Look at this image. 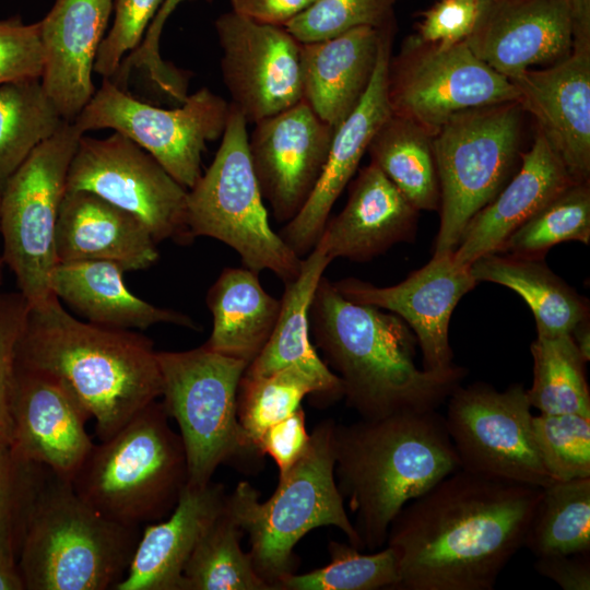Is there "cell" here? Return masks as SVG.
Listing matches in <instances>:
<instances>
[{
	"label": "cell",
	"mask_w": 590,
	"mask_h": 590,
	"mask_svg": "<svg viewBox=\"0 0 590 590\" xmlns=\"http://www.w3.org/2000/svg\"><path fill=\"white\" fill-rule=\"evenodd\" d=\"M391 113L433 135L453 115L472 108L518 102L514 83L470 49L465 39L441 46L409 38L389 60Z\"/></svg>",
	"instance_id": "cell-14"
},
{
	"label": "cell",
	"mask_w": 590,
	"mask_h": 590,
	"mask_svg": "<svg viewBox=\"0 0 590 590\" xmlns=\"http://www.w3.org/2000/svg\"><path fill=\"white\" fill-rule=\"evenodd\" d=\"M418 212L370 162L351 182L344 208L328 219L317 244L331 261H370L398 243L414 240Z\"/></svg>",
	"instance_id": "cell-24"
},
{
	"label": "cell",
	"mask_w": 590,
	"mask_h": 590,
	"mask_svg": "<svg viewBox=\"0 0 590 590\" xmlns=\"http://www.w3.org/2000/svg\"><path fill=\"white\" fill-rule=\"evenodd\" d=\"M476 282L504 285L528 304L533 312L538 334H570L589 319L588 299L557 276L543 259L494 252L469 266Z\"/></svg>",
	"instance_id": "cell-32"
},
{
	"label": "cell",
	"mask_w": 590,
	"mask_h": 590,
	"mask_svg": "<svg viewBox=\"0 0 590 590\" xmlns=\"http://www.w3.org/2000/svg\"><path fill=\"white\" fill-rule=\"evenodd\" d=\"M113 8L114 0H56L38 22L40 82L66 121H73L95 93L92 73Z\"/></svg>",
	"instance_id": "cell-23"
},
{
	"label": "cell",
	"mask_w": 590,
	"mask_h": 590,
	"mask_svg": "<svg viewBox=\"0 0 590 590\" xmlns=\"http://www.w3.org/2000/svg\"><path fill=\"white\" fill-rule=\"evenodd\" d=\"M44 50L39 24H25L20 17L0 20V85L40 78Z\"/></svg>",
	"instance_id": "cell-46"
},
{
	"label": "cell",
	"mask_w": 590,
	"mask_h": 590,
	"mask_svg": "<svg viewBox=\"0 0 590 590\" xmlns=\"http://www.w3.org/2000/svg\"><path fill=\"white\" fill-rule=\"evenodd\" d=\"M84 190L137 216L156 243L186 245L188 189L145 150L121 133L81 135L72 156L67 191Z\"/></svg>",
	"instance_id": "cell-15"
},
{
	"label": "cell",
	"mask_w": 590,
	"mask_h": 590,
	"mask_svg": "<svg viewBox=\"0 0 590 590\" xmlns=\"http://www.w3.org/2000/svg\"><path fill=\"white\" fill-rule=\"evenodd\" d=\"M575 344L580 351L583 358L590 359V326L589 319L579 322L570 333Z\"/></svg>",
	"instance_id": "cell-53"
},
{
	"label": "cell",
	"mask_w": 590,
	"mask_h": 590,
	"mask_svg": "<svg viewBox=\"0 0 590 590\" xmlns=\"http://www.w3.org/2000/svg\"><path fill=\"white\" fill-rule=\"evenodd\" d=\"M3 267H4V261H3L2 255L0 252V294H1L2 279H3Z\"/></svg>",
	"instance_id": "cell-54"
},
{
	"label": "cell",
	"mask_w": 590,
	"mask_h": 590,
	"mask_svg": "<svg viewBox=\"0 0 590 590\" xmlns=\"http://www.w3.org/2000/svg\"><path fill=\"white\" fill-rule=\"evenodd\" d=\"M188 482L185 447L154 401L111 437L94 445L71 480L79 496L118 523L166 518Z\"/></svg>",
	"instance_id": "cell-7"
},
{
	"label": "cell",
	"mask_w": 590,
	"mask_h": 590,
	"mask_svg": "<svg viewBox=\"0 0 590 590\" xmlns=\"http://www.w3.org/2000/svg\"><path fill=\"white\" fill-rule=\"evenodd\" d=\"M531 409L521 384L503 391L485 382L460 384L444 416L460 469L541 488L553 483L534 441Z\"/></svg>",
	"instance_id": "cell-13"
},
{
	"label": "cell",
	"mask_w": 590,
	"mask_h": 590,
	"mask_svg": "<svg viewBox=\"0 0 590 590\" xmlns=\"http://www.w3.org/2000/svg\"><path fill=\"white\" fill-rule=\"evenodd\" d=\"M524 546L535 557L590 553V477L542 488Z\"/></svg>",
	"instance_id": "cell-36"
},
{
	"label": "cell",
	"mask_w": 590,
	"mask_h": 590,
	"mask_svg": "<svg viewBox=\"0 0 590 590\" xmlns=\"http://www.w3.org/2000/svg\"><path fill=\"white\" fill-rule=\"evenodd\" d=\"M189 0H163L156 15L151 22L140 46L139 52L145 59H156L161 56L160 54V39L163 32V27L170 16V14L176 10V8Z\"/></svg>",
	"instance_id": "cell-51"
},
{
	"label": "cell",
	"mask_w": 590,
	"mask_h": 590,
	"mask_svg": "<svg viewBox=\"0 0 590 590\" xmlns=\"http://www.w3.org/2000/svg\"><path fill=\"white\" fill-rule=\"evenodd\" d=\"M15 364L60 381L95 421L101 440L162 396L152 340L80 320L55 295L28 305Z\"/></svg>",
	"instance_id": "cell-3"
},
{
	"label": "cell",
	"mask_w": 590,
	"mask_h": 590,
	"mask_svg": "<svg viewBox=\"0 0 590 590\" xmlns=\"http://www.w3.org/2000/svg\"><path fill=\"white\" fill-rule=\"evenodd\" d=\"M157 362L162 404L177 423L186 451L187 484L206 485L223 464L245 473L258 471L264 456L237 417V390L247 363L205 345L157 351Z\"/></svg>",
	"instance_id": "cell-8"
},
{
	"label": "cell",
	"mask_w": 590,
	"mask_h": 590,
	"mask_svg": "<svg viewBox=\"0 0 590 590\" xmlns=\"http://www.w3.org/2000/svg\"><path fill=\"white\" fill-rule=\"evenodd\" d=\"M480 9V0H441L422 13L416 37L441 46L464 40L476 24Z\"/></svg>",
	"instance_id": "cell-47"
},
{
	"label": "cell",
	"mask_w": 590,
	"mask_h": 590,
	"mask_svg": "<svg viewBox=\"0 0 590 590\" xmlns=\"http://www.w3.org/2000/svg\"><path fill=\"white\" fill-rule=\"evenodd\" d=\"M590 241L589 181L574 182L514 231L499 252L544 259L553 246Z\"/></svg>",
	"instance_id": "cell-38"
},
{
	"label": "cell",
	"mask_w": 590,
	"mask_h": 590,
	"mask_svg": "<svg viewBox=\"0 0 590 590\" xmlns=\"http://www.w3.org/2000/svg\"><path fill=\"white\" fill-rule=\"evenodd\" d=\"M63 121L46 94L40 78L0 85V190Z\"/></svg>",
	"instance_id": "cell-34"
},
{
	"label": "cell",
	"mask_w": 590,
	"mask_h": 590,
	"mask_svg": "<svg viewBox=\"0 0 590 590\" xmlns=\"http://www.w3.org/2000/svg\"><path fill=\"white\" fill-rule=\"evenodd\" d=\"M521 109L508 102L460 111L432 135L440 187L434 255L453 252L469 221L518 169Z\"/></svg>",
	"instance_id": "cell-10"
},
{
	"label": "cell",
	"mask_w": 590,
	"mask_h": 590,
	"mask_svg": "<svg viewBox=\"0 0 590 590\" xmlns=\"http://www.w3.org/2000/svg\"><path fill=\"white\" fill-rule=\"evenodd\" d=\"M330 563L305 574H290L276 590H394L399 581L398 557L386 545L368 554L350 543L330 541Z\"/></svg>",
	"instance_id": "cell-39"
},
{
	"label": "cell",
	"mask_w": 590,
	"mask_h": 590,
	"mask_svg": "<svg viewBox=\"0 0 590 590\" xmlns=\"http://www.w3.org/2000/svg\"><path fill=\"white\" fill-rule=\"evenodd\" d=\"M125 272L110 261L58 262L51 272L50 288L62 305L98 326L145 330L170 323L199 329L189 316L154 306L130 292Z\"/></svg>",
	"instance_id": "cell-30"
},
{
	"label": "cell",
	"mask_w": 590,
	"mask_h": 590,
	"mask_svg": "<svg viewBox=\"0 0 590 590\" xmlns=\"http://www.w3.org/2000/svg\"><path fill=\"white\" fill-rule=\"evenodd\" d=\"M331 262L320 244L303 258L297 278L284 284L280 314L268 343L245 370L247 375L260 376L287 367L299 368L318 385L319 394L315 404L319 406L343 399L340 378L323 363L309 332L310 304Z\"/></svg>",
	"instance_id": "cell-29"
},
{
	"label": "cell",
	"mask_w": 590,
	"mask_h": 590,
	"mask_svg": "<svg viewBox=\"0 0 590 590\" xmlns=\"http://www.w3.org/2000/svg\"><path fill=\"white\" fill-rule=\"evenodd\" d=\"M518 103L575 181L590 175V33L575 34L570 54L551 67L510 79Z\"/></svg>",
	"instance_id": "cell-19"
},
{
	"label": "cell",
	"mask_w": 590,
	"mask_h": 590,
	"mask_svg": "<svg viewBox=\"0 0 590 590\" xmlns=\"http://www.w3.org/2000/svg\"><path fill=\"white\" fill-rule=\"evenodd\" d=\"M400 0H315L284 27L299 43H316L361 26L384 28L393 23Z\"/></svg>",
	"instance_id": "cell-42"
},
{
	"label": "cell",
	"mask_w": 590,
	"mask_h": 590,
	"mask_svg": "<svg viewBox=\"0 0 590 590\" xmlns=\"http://www.w3.org/2000/svg\"><path fill=\"white\" fill-rule=\"evenodd\" d=\"M309 442L305 411L299 406L290 416L268 427L260 435L257 447L263 456L272 458L281 476L302 459Z\"/></svg>",
	"instance_id": "cell-48"
},
{
	"label": "cell",
	"mask_w": 590,
	"mask_h": 590,
	"mask_svg": "<svg viewBox=\"0 0 590 590\" xmlns=\"http://www.w3.org/2000/svg\"><path fill=\"white\" fill-rule=\"evenodd\" d=\"M226 497L222 484H187L173 511L157 523H148L123 578L113 590H180L188 559Z\"/></svg>",
	"instance_id": "cell-27"
},
{
	"label": "cell",
	"mask_w": 590,
	"mask_h": 590,
	"mask_svg": "<svg viewBox=\"0 0 590 590\" xmlns=\"http://www.w3.org/2000/svg\"><path fill=\"white\" fill-rule=\"evenodd\" d=\"M311 342L341 380L362 418L438 410L467 370L430 371L415 364L416 338L397 315L344 298L322 276L309 308Z\"/></svg>",
	"instance_id": "cell-2"
},
{
	"label": "cell",
	"mask_w": 590,
	"mask_h": 590,
	"mask_svg": "<svg viewBox=\"0 0 590 590\" xmlns=\"http://www.w3.org/2000/svg\"><path fill=\"white\" fill-rule=\"evenodd\" d=\"M229 103L202 87L177 108L165 109L132 97L104 79L88 104L72 121L84 134L111 129L150 153L181 186L200 178L206 143L222 137Z\"/></svg>",
	"instance_id": "cell-12"
},
{
	"label": "cell",
	"mask_w": 590,
	"mask_h": 590,
	"mask_svg": "<svg viewBox=\"0 0 590 590\" xmlns=\"http://www.w3.org/2000/svg\"><path fill=\"white\" fill-rule=\"evenodd\" d=\"M187 223L193 239L226 244L250 270H269L284 284L300 272L303 258L270 226L248 153L247 121L231 104L220 148L188 189Z\"/></svg>",
	"instance_id": "cell-9"
},
{
	"label": "cell",
	"mask_w": 590,
	"mask_h": 590,
	"mask_svg": "<svg viewBox=\"0 0 590 590\" xmlns=\"http://www.w3.org/2000/svg\"><path fill=\"white\" fill-rule=\"evenodd\" d=\"M470 49L509 80L534 64L567 57L574 39V0H480Z\"/></svg>",
	"instance_id": "cell-21"
},
{
	"label": "cell",
	"mask_w": 590,
	"mask_h": 590,
	"mask_svg": "<svg viewBox=\"0 0 590 590\" xmlns=\"http://www.w3.org/2000/svg\"><path fill=\"white\" fill-rule=\"evenodd\" d=\"M391 33L392 27H389L382 36L366 92L334 131L316 188L297 215L279 232L299 258L306 257L317 245L334 202L355 174L373 137L391 115L388 98Z\"/></svg>",
	"instance_id": "cell-22"
},
{
	"label": "cell",
	"mask_w": 590,
	"mask_h": 590,
	"mask_svg": "<svg viewBox=\"0 0 590 590\" xmlns=\"http://www.w3.org/2000/svg\"><path fill=\"white\" fill-rule=\"evenodd\" d=\"M334 477L363 550L386 546L399 511L460 469L437 410L362 418L334 427Z\"/></svg>",
	"instance_id": "cell-4"
},
{
	"label": "cell",
	"mask_w": 590,
	"mask_h": 590,
	"mask_svg": "<svg viewBox=\"0 0 590 590\" xmlns=\"http://www.w3.org/2000/svg\"><path fill=\"white\" fill-rule=\"evenodd\" d=\"M335 424L327 418L315 426L306 453L279 476L267 500L261 502L259 492L245 481L227 494V509L248 534L252 565L273 590L283 577L295 573L294 547L316 528L333 526L347 543L363 551L334 477Z\"/></svg>",
	"instance_id": "cell-6"
},
{
	"label": "cell",
	"mask_w": 590,
	"mask_h": 590,
	"mask_svg": "<svg viewBox=\"0 0 590 590\" xmlns=\"http://www.w3.org/2000/svg\"><path fill=\"white\" fill-rule=\"evenodd\" d=\"M213 323L208 349L249 365L268 343L281 308L263 288L259 273L225 268L206 294Z\"/></svg>",
	"instance_id": "cell-31"
},
{
	"label": "cell",
	"mask_w": 590,
	"mask_h": 590,
	"mask_svg": "<svg viewBox=\"0 0 590 590\" xmlns=\"http://www.w3.org/2000/svg\"><path fill=\"white\" fill-rule=\"evenodd\" d=\"M156 241L137 216L95 193L66 191L57 222V262L110 261L126 272L152 267Z\"/></svg>",
	"instance_id": "cell-26"
},
{
	"label": "cell",
	"mask_w": 590,
	"mask_h": 590,
	"mask_svg": "<svg viewBox=\"0 0 590 590\" xmlns=\"http://www.w3.org/2000/svg\"><path fill=\"white\" fill-rule=\"evenodd\" d=\"M384 28L361 26L302 44L303 99L334 130L354 110L371 80Z\"/></svg>",
	"instance_id": "cell-28"
},
{
	"label": "cell",
	"mask_w": 590,
	"mask_h": 590,
	"mask_svg": "<svg viewBox=\"0 0 590 590\" xmlns=\"http://www.w3.org/2000/svg\"><path fill=\"white\" fill-rule=\"evenodd\" d=\"M533 380L527 389L529 402L544 414L590 416L587 361L570 334H538L530 346Z\"/></svg>",
	"instance_id": "cell-35"
},
{
	"label": "cell",
	"mask_w": 590,
	"mask_h": 590,
	"mask_svg": "<svg viewBox=\"0 0 590 590\" xmlns=\"http://www.w3.org/2000/svg\"><path fill=\"white\" fill-rule=\"evenodd\" d=\"M469 267L456 263L453 252L434 255L424 267L391 286H376L355 278L333 282L346 299L399 316L414 333L423 369H451L449 322L459 300L476 285Z\"/></svg>",
	"instance_id": "cell-18"
},
{
	"label": "cell",
	"mask_w": 590,
	"mask_h": 590,
	"mask_svg": "<svg viewBox=\"0 0 590 590\" xmlns=\"http://www.w3.org/2000/svg\"><path fill=\"white\" fill-rule=\"evenodd\" d=\"M28 303L17 293L0 294V444L12 442L11 397L15 374L16 345Z\"/></svg>",
	"instance_id": "cell-45"
},
{
	"label": "cell",
	"mask_w": 590,
	"mask_h": 590,
	"mask_svg": "<svg viewBox=\"0 0 590 590\" xmlns=\"http://www.w3.org/2000/svg\"><path fill=\"white\" fill-rule=\"evenodd\" d=\"M574 182L578 181L538 132L514 176L467 224L453 250L456 263L469 267L482 256L499 252L514 231Z\"/></svg>",
	"instance_id": "cell-25"
},
{
	"label": "cell",
	"mask_w": 590,
	"mask_h": 590,
	"mask_svg": "<svg viewBox=\"0 0 590 590\" xmlns=\"http://www.w3.org/2000/svg\"><path fill=\"white\" fill-rule=\"evenodd\" d=\"M318 394L316 381L296 367L260 376L244 373L237 390V417L257 447L268 427L294 413L306 397L315 403Z\"/></svg>",
	"instance_id": "cell-40"
},
{
	"label": "cell",
	"mask_w": 590,
	"mask_h": 590,
	"mask_svg": "<svg viewBox=\"0 0 590 590\" xmlns=\"http://www.w3.org/2000/svg\"><path fill=\"white\" fill-rule=\"evenodd\" d=\"M0 590H25L16 558L0 556Z\"/></svg>",
	"instance_id": "cell-52"
},
{
	"label": "cell",
	"mask_w": 590,
	"mask_h": 590,
	"mask_svg": "<svg viewBox=\"0 0 590 590\" xmlns=\"http://www.w3.org/2000/svg\"><path fill=\"white\" fill-rule=\"evenodd\" d=\"M163 0H114L115 16L104 36L94 63V72L110 80L127 54L141 44Z\"/></svg>",
	"instance_id": "cell-44"
},
{
	"label": "cell",
	"mask_w": 590,
	"mask_h": 590,
	"mask_svg": "<svg viewBox=\"0 0 590 590\" xmlns=\"http://www.w3.org/2000/svg\"><path fill=\"white\" fill-rule=\"evenodd\" d=\"M214 25L229 104L247 123L303 99L302 43L284 26L258 23L233 11L221 14Z\"/></svg>",
	"instance_id": "cell-16"
},
{
	"label": "cell",
	"mask_w": 590,
	"mask_h": 590,
	"mask_svg": "<svg viewBox=\"0 0 590 590\" xmlns=\"http://www.w3.org/2000/svg\"><path fill=\"white\" fill-rule=\"evenodd\" d=\"M0 196H1V190H0Z\"/></svg>",
	"instance_id": "cell-55"
},
{
	"label": "cell",
	"mask_w": 590,
	"mask_h": 590,
	"mask_svg": "<svg viewBox=\"0 0 590 590\" xmlns=\"http://www.w3.org/2000/svg\"><path fill=\"white\" fill-rule=\"evenodd\" d=\"M82 132L72 121L39 144L10 176L0 196V236L4 264L28 305L52 294L56 228L67 177Z\"/></svg>",
	"instance_id": "cell-11"
},
{
	"label": "cell",
	"mask_w": 590,
	"mask_h": 590,
	"mask_svg": "<svg viewBox=\"0 0 590 590\" xmlns=\"http://www.w3.org/2000/svg\"><path fill=\"white\" fill-rule=\"evenodd\" d=\"M11 414L16 456L71 481L94 446L91 416L75 397L54 377L15 364Z\"/></svg>",
	"instance_id": "cell-20"
},
{
	"label": "cell",
	"mask_w": 590,
	"mask_h": 590,
	"mask_svg": "<svg viewBox=\"0 0 590 590\" xmlns=\"http://www.w3.org/2000/svg\"><path fill=\"white\" fill-rule=\"evenodd\" d=\"M139 527L108 519L45 468L21 543L25 590H106L123 578Z\"/></svg>",
	"instance_id": "cell-5"
},
{
	"label": "cell",
	"mask_w": 590,
	"mask_h": 590,
	"mask_svg": "<svg viewBox=\"0 0 590 590\" xmlns=\"http://www.w3.org/2000/svg\"><path fill=\"white\" fill-rule=\"evenodd\" d=\"M542 495L459 469L409 502L386 545L398 557L394 590H492L527 532Z\"/></svg>",
	"instance_id": "cell-1"
},
{
	"label": "cell",
	"mask_w": 590,
	"mask_h": 590,
	"mask_svg": "<svg viewBox=\"0 0 590 590\" xmlns=\"http://www.w3.org/2000/svg\"><path fill=\"white\" fill-rule=\"evenodd\" d=\"M232 11L258 23L284 26L315 0H229Z\"/></svg>",
	"instance_id": "cell-50"
},
{
	"label": "cell",
	"mask_w": 590,
	"mask_h": 590,
	"mask_svg": "<svg viewBox=\"0 0 590 590\" xmlns=\"http://www.w3.org/2000/svg\"><path fill=\"white\" fill-rule=\"evenodd\" d=\"M244 534L225 502L192 551L180 590H273L241 550Z\"/></svg>",
	"instance_id": "cell-37"
},
{
	"label": "cell",
	"mask_w": 590,
	"mask_h": 590,
	"mask_svg": "<svg viewBox=\"0 0 590 590\" xmlns=\"http://www.w3.org/2000/svg\"><path fill=\"white\" fill-rule=\"evenodd\" d=\"M534 568L564 590L590 589V553L536 557Z\"/></svg>",
	"instance_id": "cell-49"
},
{
	"label": "cell",
	"mask_w": 590,
	"mask_h": 590,
	"mask_svg": "<svg viewBox=\"0 0 590 590\" xmlns=\"http://www.w3.org/2000/svg\"><path fill=\"white\" fill-rule=\"evenodd\" d=\"M334 131L304 99L255 123L248 153L261 196L276 221L287 223L308 201Z\"/></svg>",
	"instance_id": "cell-17"
},
{
	"label": "cell",
	"mask_w": 590,
	"mask_h": 590,
	"mask_svg": "<svg viewBox=\"0 0 590 590\" xmlns=\"http://www.w3.org/2000/svg\"><path fill=\"white\" fill-rule=\"evenodd\" d=\"M532 430L554 482L590 477V416L540 413L532 417Z\"/></svg>",
	"instance_id": "cell-41"
},
{
	"label": "cell",
	"mask_w": 590,
	"mask_h": 590,
	"mask_svg": "<svg viewBox=\"0 0 590 590\" xmlns=\"http://www.w3.org/2000/svg\"><path fill=\"white\" fill-rule=\"evenodd\" d=\"M45 467L21 459L0 444V556H19L26 522Z\"/></svg>",
	"instance_id": "cell-43"
},
{
	"label": "cell",
	"mask_w": 590,
	"mask_h": 590,
	"mask_svg": "<svg viewBox=\"0 0 590 590\" xmlns=\"http://www.w3.org/2000/svg\"><path fill=\"white\" fill-rule=\"evenodd\" d=\"M374 163L418 211H439L440 187L432 135L420 125L391 115L373 137Z\"/></svg>",
	"instance_id": "cell-33"
}]
</instances>
